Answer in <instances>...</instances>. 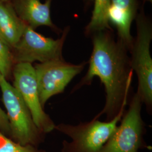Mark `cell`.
<instances>
[{
  "instance_id": "11",
  "label": "cell",
  "mask_w": 152,
  "mask_h": 152,
  "mask_svg": "<svg viewBox=\"0 0 152 152\" xmlns=\"http://www.w3.org/2000/svg\"><path fill=\"white\" fill-rule=\"evenodd\" d=\"M26 26L10 6L0 2V37L10 49L20 40Z\"/></svg>"
},
{
  "instance_id": "4",
  "label": "cell",
  "mask_w": 152,
  "mask_h": 152,
  "mask_svg": "<svg viewBox=\"0 0 152 152\" xmlns=\"http://www.w3.org/2000/svg\"><path fill=\"white\" fill-rule=\"evenodd\" d=\"M124 105L119 113L109 121L94 118L77 125L60 124L55 130L69 136L72 141L63 140L61 152H98L107 141L120 122L125 112Z\"/></svg>"
},
{
  "instance_id": "7",
  "label": "cell",
  "mask_w": 152,
  "mask_h": 152,
  "mask_svg": "<svg viewBox=\"0 0 152 152\" xmlns=\"http://www.w3.org/2000/svg\"><path fill=\"white\" fill-rule=\"evenodd\" d=\"M88 62L74 64L65 60L49 61L34 66L40 103L44 109L50 98L64 91L65 87L80 74Z\"/></svg>"
},
{
  "instance_id": "17",
  "label": "cell",
  "mask_w": 152,
  "mask_h": 152,
  "mask_svg": "<svg viewBox=\"0 0 152 152\" xmlns=\"http://www.w3.org/2000/svg\"><path fill=\"white\" fill-rule=\"evenodd\" d=\"M83 1L87 4H87H88L90 3V2L91 1V0H83Z\"/></svg>"
},
{
  "instance_id": "6",
  "label": "cell",
  "mask_w": 152,
  "mask_h": 152,
  "mask_svg": "<svg viewBox=\"0 0 152 152\" xmlns=\"http://www.w3.org/2000/svg\"><path fill=\"white\" fill-rule=\"evenodd\" d=\"M69 31L70 27L67 26L60 38L54 39L45 37L26 25L20 40L11 49L13 63L32 64L34 61L42 63L64 60L62 51Z\"/></svg>"
},
{
  "instance_id": "1",
  "label": "cell",
  "mask_w": 152,
  "mask_h": 152,
  "mask_svg": "<svg viewBox=\"0 0 152 152\" xmlns=\"http://www.w3.org/2000/svg\"><path fill=\"white\" fill-rule=\"evenodd\" d=\"M92 38V53L86 74L72 89L75 92L84 86L91 84L95 77L104 85L105 102L103 110L94 118L106 115V121L113 119L124 105L129 103V95L133 73L130 56L125 45L115 39L112 31L95 33Z\"/></svg>"
},
{
  "instance_id": "18",
  "label": "cell",
  "mask_w": 152,
  "mask_h": 152,
  "mask_svg": "<svg viewBox=\"0 0 152 152\" xmlns=\"http://www.w3.org/2000/svg\"><path fill=\"white\" fill-rule=\"evenodd\" d=\"M7 0H0V2H5Z\"/></svg>"
},
{
  "instance_id": "5",
  "label": "cell",
  "mask_w": 152,
  "mask_h": 152,
  "mask_svg": "<svg viewBox=\"0 0 152 152\" xmlns=\"http://www.w3.org/2000/svg\"><path fill=\"white\" fill-rule=\"evenodd\" d=\"M142 102L139 94L131 99L121 122L98 152H139L152 149L144 140L146 129L141 117Z\"/></svg>"
},
{
  "instance_id": "9",
  "label": "cell",
  "mask_w": 152,
  "mask_h": 152,
  "mask_svg": "<svg viewBox=\"0 0 152 152\" xmlns=\"http://www.w3.org/2000/svg\"><path fill=\"white\" fill-rule=\"evenodd\" d=\"M138 9V0H110L109 22L116 28L117 39L125 45L129 52L134 41L131 26L136 18Z\"/></svg>"
},
{
  "instance_id": "8",
  "label": "cell",
  "mask_w": 152,
  "mask_h": 152,
  "mask_svg": "<svg viewBox=\"0 0 152 152\" xmlns=\"http://www.w3.org/2000/svg\"><path fill=\"white\" fill-rule=\"evenodd\" d=\"M12 76V86L27 106L36 126L46 134L55 130L56 125L44 111L40 103L35 71L32 64L24 63L14 64Z\"/></svg>"
},
{
  "instance_id": "14",
  "label": "cell",
  "mask_w": 152,
  "mask_h": 152,
  "mask_svg": "<svg viewBox=\"0 0 152 152\" xmlns=\"http://www.w3.org/2000/svg\"><path fill=\"white\" fill-rule=\"evenodd\" d=\"M0 152H48L31 145H22L0 132Z\"/></svg>"
},
{
  "instance_id": "10",
  "label": "cell",
  "mask_w": 152,
  "mask_h": 152,
  "mask_svg": "<svg viewBox=\"0 0 152 152\" xmlns=\"http://www.w3.org/2000/svg\"><path fill=\"white\" fill-rule=\"evenodd\" d=\"M51 0H46L44 3L40 0H15L16 12L27 26L34 29L38 27L47 26L62 33L51 20Z\"/></svg>"
},
{
  "instance_id": "15",
  "label": "cell",
  "mask_w": 152,
  "mask_h": 152,
  "mask_svg": "<svg viewBox=\"0 0 152 152\" xmlns=\"http://www.w3.org/2000/svg\"><path fill=\"white\" fill-rule=\"evenodd\" d=\"M0 132L10 139L11 130L9 122L5 112L0 107Z\"/></svg>"
},
{
  "instance_id": "3",
  "label": "cell",
  "mask_w": 152,
  "mask_h": 152,
  "mask_svg": "<svg viewBox=\"0 0 152 152\" xmlns=\"http://www.w3.org/2000/svg\"><path fill=\"white\" fill-rule=\"evenodd\" d=\"M0 88L10 127V139L22 145L38 147L45 141L46 134L34 124L31 112L19 93L1 74Z\"/></svg>"
},
{
  "instance_id": "12",
  "label": "cell",
  "mask_w": 152,
  "mask_h": 152,
  "mask_svg": "<svg viewBox=\"0 0 152 152\" xmlns=\"http://www.w3.org/2000/svg\"><path fill=\"white\" fill-rule=\"evenodd\" d=\"M110 0H94L91 20L85 29V35L91 36L95 33L105 30L113 31L109 25L108 11Z\"/></svg>"
},
{
  "instance_id": "13",
  "label": "cell",
  "mask_w": 152,
  "mask_h": 152,
  "mask_svg": "<svg viewBox=\"0 0 152 152\" xmlns=\"http://www.w3.org/2000/svg\"><path fill=\"white\" fill-rule=\"evenodd\" d=\"M13 64L11 49L0 37V74L7 80L11 78Z\"/></svg>"
},
{
  "instance_id": "16",
  "label": "cell",
  "mask_w": 152,
  "mask_h": 152,
  "mask_svg": "<svg viewBox=\"0 0 152 152\" xmlns=\"http://www.w3.org/2000/svg\"><path fill=\"white\" fill-rule=\"evenodd\" d=\"M142 2H143V4L145 3V2H151V3H152V0H142Z\"/></svg>"
},
{
  "instance_id": "2",
  "label": "cell",
  "mask_w": 152,
  "mask_h": 152,
  "mask_svg": "<svg viewBox=\"0 0 152 152\" xmlns=\"http://www.w3.org/2000/svg\"><path fill=\"white\" fill-rule=\"evenodd\" d=\"M136 36L130 51L131 66L138 79L137 91L148 114L152 113V59L150 46L152 40V24L141 7L135 18Z\"/></svg>"
}]
</instances>
